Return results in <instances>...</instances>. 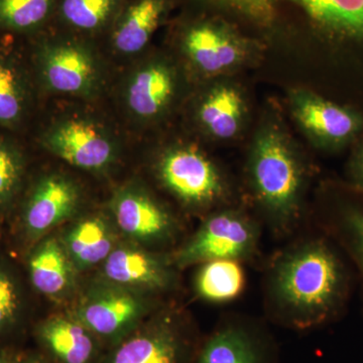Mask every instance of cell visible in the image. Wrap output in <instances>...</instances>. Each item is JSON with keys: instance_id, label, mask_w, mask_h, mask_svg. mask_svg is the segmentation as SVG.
Segmentation results:
<instances>
[{"instance_id": "cell-1", "label": "cell", "mask_w": 363, "mask_h": 363, "mask_svg": "<svg viewBox=\"0 0 363 363\" xmlns=\"http://www.w3.org/2000/svg\"><path fill=\"white\" fill-rule=\"evenodd\" d=\"M276 286L279 298L293 311L318 323L342 310L350 296V271L330 245L317 241L284 259Z\"/></svg>"}, {"instance_id": "cell-2", "label": "cell", "mask_w": 363, "mask_h": 363, "mask_svg": "<svg viewBox=\"0 0 363 363\" xmlns=\"http://www.w3.org/2000/svg\"><path fill=\"white\" fill-rule=\"evenodd\" d=\"M35 74L45 90L92 99L104 85V68L89 39L62 32L42 35L33 50Z\"/></svg>"}, {"instance_id": "cell-3", "label": "cell", "mask_w": 363, "mask_h": 363, "mask_svg": "<svg viewBox=\"0 0 363 363\" xmlns=\"http://www.w3.org/2000/svg\"><path fill=\"white\" fill-rule=\"evenodd\" d=\"M40 143L55 157L91 173L106 171L118 156L111 130L94 117L80 114L52 121L40 133Z\"/></svg>"}, {"instance_id": "cell-4", "label": "cell", "mask_w": 363, "mask_h": 363, "mask_svg": "<svg viewBox=\"0 0 363 363\" xmlns=\"http://www.w3.org/2000/svg\"><path fill=\"white\" fill-rule=\"evenodd\" d=\"M252 173L262 202L277 216H290L300 192L301 171L283 138L276 135L260 138L253 155Z\"/></svg>"}, {"instance_id": "cell-5", "label": "cell", "mask_w": 363, "mask_h": 363, "mask_svg": "<svg viewBox=\"0 0 363 363\" xmlns=\"http://www.w3.org/2000/svg\"><path fill=\"white\" fill-rule=\"evenodd\" d=\"M255 20L274 18L279 0H217ZM300 7L324 32L342 39L363 40V0H288Z\"/></svg>"}, {"instance_id": "cell-6", "label": "cell", "mask_w": 363, "mask_h": 363, "mask_svg": "<svg viewBox=\"0 0 363 363\" xmlns=\"http://www.w3.org/2000/svg\"><path fill=\"white\" fill-rule=\"evenodd\" d=\"M255 242L253 226L247 219L233 212H221L210 217L194 238L177 255L178 266L216 259L245 257Z\"/></svg>"}, {"instance_id": "cell-7", "label": "cell", "mask_w": 363, "mask_h": 363, "mask_svg": "<svg viewBox=\"0 0 363 363\" xmlns=\"http://www.w3.org/2000/svg\"><path fill=\"white\" fill-rule=\"evenodd\" d=\"M177 78L167 62L149 59L133 66L123 84L124 109L135 123L157 121L175 97Z\"/></svg>"}, {"instance_id": "cell-8", "label": "cell", "mask_w": 363, "mask_h": 363, "mask_svg": "<svg viewBox=\"0 0 363 363\" xmlns=\"http://www.w3.org/2000/svg\"><path fill=\"white\" fill-rule=\"evenodd\" d=\"M160 178L182 201L192 205L213 202L221 194L220 177L214 164L194 147L167 150L159 167Z\"/></svg>"}, {"instance_id": "cell-9", "label": "cell", "mask_w": 363, "mask_h": 363, "mask_svg": "<svg viewBox=\"0 0 363 363\" xmlns=\"http://www.w3.org/2000/svg\"><path fill=\"white\" fill-rule=\"evenodd\" d=\"M80 191L61 174L43 176L30 189L21 214L23 230L32 240L42 238L75 213Z\"/></svg>"}, {"instance_id": "cell-10", "label": "cell", "mask_w": 363, "mask_h": 363, "mask_svg": "<svg viewBox=\"0 0 363 363\" xmlns=\"http://www.w3.org/2000/svg\"><path fill=\"white\" fill-rule=\"evenodd\" d=\"M138 298L121 286L99 289L83 301L75 317L99 339L121 340L142 316Z\"/></svg>"}, {"instance_id": "cell-11", "label": "cell", "mask_w": 363, "mask_h": 363, "mask_svg": "<svg viewBox=\"0 0 363 363\" xmlns=\"http://www.w3.org/2000/svg\"><path fill=\"white\" fill-rule=\"evenodd\" d=\"M189 343L169 322L131 332L116 343L104 363H188Z\"/></svg>"}, {"instance_id": "cell-12", "label": "cell", "mask_w": 363, "mask_h": 363, "mask_svg": "<svg viewBox=\"0 0 363 363\" xmlns=\"http://www.w3.org/2000/svg\"><path fill=\"white\" fill-rule=\"evenodd\" d=\"M169 6V0H128L107 33L114 54L131 58L145 51Z\"/></svg>"}, {"instance_id": "cell-13", "label": "cell", "mask_w": 363, "mask_h": 363, "mask_svg": "<svg viewBox=\"0 0 363 363\" xmlns=\"http://www.w3.org/2000/svg\"><path fill=\"white\" fill-rule=\"evenodd\" d=\"M181 44L191 64L209 75L230 68L241 56L238 40L213 21H196L189 26L182 35Z\"/></svg>"}, {"instance_id": "cell-14", "label": "cell", "mask_w": 363, "mask_h": 363, "mask_svg": "<svg viewBox=\"0 0 363 363\" xmlns=\"http://www.w3.org/2000/svg\"><path fill=\"white\" fill-rule=\"evenodd\" d=\"M111 208L117 225L133 240H161L171 229V219L164 208L135 185L117 191Z\"/></svg>"}, {"instance_id": "cell-15", "label": "cell", "mask_w": 363, "mask_h": 363, "mask_svg": "<svg viewBox=\"0 0 363 363\" xmlns=\"http://www.w3.org/2000/svg\"><path fill=\"white\" fill-rule=\"evenodd\" d=\"M37 337L58 363H94L99 352V338L76 317L49 318L38 327Z\"/></svg>"}, {"instance_id": "cell-16", "label": "cell", "mask_w": 363, "mask_h": 363, "mask_svg": "<svg viewBox=\"0 0 363 363\" xmlns=\"http://www.w3.org/2000/svg\"><path fill=\"white\" fill-rule=\"evenodd\" d=\"M105 278L121 288L159 289L168 283V274L149 253L130 247L114 248L104 260Z\"/></svg>"}, {"instance_id": "cell-17", "label": "cell", "mask_w": 363, "mask_h": 363, "mask_svg": "<svg viewBox=\"0 0 363 363\" xmlns=\"http://www.w3.org/2000/svg\"><path fill=\"white\" fill-rule=\"evenodd\" d=\"M128 0H58L54 20L64 32L85 39L109 32Z\"/></svg>"}, {"instance_id": "cell-18", "label": "cell", "mask_w": 363, "mask_h": 363, "mask_svg": "<svg viewBox=\"0 0 363 363\" xmlns=\"http://www.w3.org/2000/svg\"><path fill=\"white\" fill-rule=\"evenodd\" d=\"M28 267L33 286L47 297H61L73 285L75 267L64 245L55 238H48L33 250Z\"/></svg>"}, {"instance_id": "cell-19", "label": "cell", "mask_w": 363, "mask_h": 363, "mask_svg": "<svg viewBox=\"0 0 363 363\" xmlns=\"http://www.w3.org/2000/svg\"><path fill=\"white\" fill-rule=\"evenodd\" d=\"M33 101L30 74L18 57L0 50V126L14 130L26 121Z\"/></svg>"}, {"instance_id": "cell-20", "label": "cell", "mask_w": 363, "mask_h": 363, "mask_svg": "<svg viewBox=\"0 0 363 363\" xmlns=\"http://www.w3.org/2000/svg\"><path fill=\"white\" fill-rule=\"evenodd\" d=\"M296 113L306 130L326 143L345 142L359 130V119L352 112L319 98H303Z\"/></svg>"}, {"instance_id": "cell-21", "label": "cell", "mask_w": 363, "mask_h": 363, "mask_svg": "<svg viewBox=\"0 0 363 363\" xmlns=\"http://www.w3.org/2000/svg\"><path fill=\"white\" fill-rule=\"evenodd\" d=\"M72 264L79 269L104 262L114 250V236L101 217H86L74 224L63 242Z\"/></svg>"}, {"instance_id": "cell-22", "label": "cell", "mask_w": 363, "mask_h": 363, "mask_svg": "<svg viewBox=\"0 0 363 363\" xmlns=\"http://www.w3.org/2000/svg\"><path fill=\"white\" fill-rule=\"evenodd\" d=\"M240 93L230 87H219L207 93L198 106L202 128L217 138H230L238 133L242 114Z\"/></svg>"}, {"instance_id": "cell-23", "label": "cell", "mask_w": 363, "mask_h": 363, "mask_svg": "<svg viewBox=\"0 0 363 363\" xmlns=\"http://www.w3.org/2000/svg\"><path fill=\"white\" fill-rule=\"evenodd\" d=\"M58 0H0V33L35 35L54 20Z\"/></svg>"}, {"instance_id": "cell-24", "label": "cell", "mask_w": 363, "mask_h": 363, "mask_svg": "<svg viewBox=\"0 0 363 363\" xmlns=\"http://www.w3.org/2000/svg\"><path fill=\"white\" fill-rule=\"evenodd\" d=\"M245 274L236 259H216L204 262L196 278V289L210 302H227L242 292Z\"/></svg>"}, {"instance_id": "cell-25", "label": "cell", "mask_w": 363, "mask_h": 363, "mask_svg": "<svg viewBox=\"0 0 363 363\" xmlns=\"http://www.w3.org/2000/svg\"><path fill=\"white\" fill-rule=\"evenodd\" d=\"M196 363H262L252 338L240 329H222L203 346Z\"/></svg>"}, {"instance_id": "cell-26", "label": "cell", "mask_w": 363, "mask_h": 363, "mask_svg": "<svg viewBox=\"0 0 363 363\" xmlns=\"http://www.w3.org/2000/svg\"><path fill=\"white\" fill-rule=\"evenodd\" d=\"M359 202L346 203L339 209L335 230L344 248L357 264L363 281V198Z\"/></svg>"}, {"instance_id": "cell-27", "label": "cell", "mask_w": 363, "mask_h": 363, "mask_svg": "<svg viewBox=\"0 0 363 363\" xmlns=\"http://www.w3.org/2000/svg\"><path fill=\"white\" fill-rule=\"evenodd\" d=\"M26 160L18 145L0 138V209L11 204L23 183Z\"/></svg>"}, {"instance_id": "cell-28", "label": "cell", "mask_w": 363, "mask_h": 363, "mask_svg": "<svg viewBox=\"0 0 363 363\" xmlns=\"http://www.w3.org/2000/svg\"><path fill=\"white\" fill-rule=\"evenodd\" d=\"M21 312V294L11 272L0 264V335L13 330Z\"/></svg>"}, {"instance_id": "cell-29", "label": "cell", "mask_w": 363, "mask_h": 363, "mask_svg": "<svg viewBox=\"0 0 363 363\" xmlns=\"http://www.w3.org/2000/svg\"><path fill=\"white\" fill-rule=\"evenodd\" d=\"M351 174H352L353 180L357 184V187L359 188L363 192V149L358 152L357 157L352 162Z\"/></svg>"}, {"instance_id": "cell-30", "label": "cell", "mask_w": 363, "mask_h": 363, "mask_svg": "<svg viewBox=\"0 0 363 363\" xmlns=\"http://www.w3.org/2000/svg\"><path fill=\"white\" fill-rule=\"evenodd\" d=\"M13 363H51L45 358L37 354H26L13 359Z\"/></svg>"}, {"instance_id": "cell-31", "label": "cell", "mask_w": 363, "mask_h": 363, "mask_svg": "<svg viewBox=\"0 0 363 363\" xmlns=\"http://www.w3.org/2000/svg\"><path fill=\"white\" fill-rule=\"evenodd\" d=\"M0 363H13V359L7 357L6 353L0 351Z\"/></svg>"}]
</instances>
